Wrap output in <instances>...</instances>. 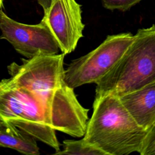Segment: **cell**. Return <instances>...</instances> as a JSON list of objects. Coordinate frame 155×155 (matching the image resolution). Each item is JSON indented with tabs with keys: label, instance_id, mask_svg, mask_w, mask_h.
<instances>
[{
	"label": "cell",
	"instance_id": "obj_1",
	"mask_svg": "<svg viewBox=\"0 0 155 155\" xmlns=\"http://www.w3.org/2000/svg\"><path fill=\"white\" fill-rule=\"evenodd\" d=\"M93 108L84 139L106 155L139 153L147 131L135 121L119 97L107 94L95 97Z\"/></svg>",
	"mask_w": 155,
	"mask_h": 155
},
{
	"label": "cell",
	"instance_id": "obj_2",
	"mask_svg": "<svg viewBox=\"0 0 155 155\" xmlns=\"http://www.w3.org/2000/svg\"><path fill=\"white\" fill-rule=\"evenodd\" d=\"M155 81V24L139 28L114 66L96 84L95 97H117Z\"/></svg>",
	"mask_w": 155,
	"mask_h": 155
},
{
	"label": "cell",
	"instance_id": "obj_3",
	"mask_svg": "<svg viewBox=\"0 0 155 155\" xmlns=\"http://www.w3.org/2000/svg\"><path fill=\"white\" fill-rule=\"evenodd\" d=\"M0 120L11 124L36 139L60 150L55 130L50 127L46 111L36 97L9 78L0 81Z\"/></svg>",
	"mask_w": 155,
	"mask_h": 155
},
{
	"label": "cell",
	"instance_id": "obj_4",
	"mask_svg": "<svg viewBox=\"0 0 155 155\" xmlns=\"http://www.w3.org/2000/svg\"><path fill=\"white\" fill-rule=\"evenodd\" d=\"M131 33L108 35L96 48L75 59L64 70V80L71 88L96 84L114 66L133 40Z\"/></svg>",
	"mask_w": 155,
	"mask_h": 155
},
{
	"label": "cell",
	"instance_id": "obj_5",
	"mask_svg": "<svg viewBox=\"0 0 155 155\" xmlns=\"http://www.w3.org/2000/svg\"><path fill=\"white\" fill-rule=\"evenodd\" d=\"M0 39L7 40L19 54L27 59L42 54L59 53V45L47 24L17 22L0 11Z\"/></svg>",
	"mask_w": 155,
	"mask_h": 155
},
{
	"label": "cell",
	"instance_id": "obj_6",
	"mask_svg": "<svg viewBox=\"0 0 155 155\" xmlns=\"http://www.w3.org/2000/svg\"><path fill=\"white\" fill-rule=\"evenodd\" d=\"M81 5L75 0H52L42 19L55 38L65 55L76 48L83 37Z\"/></svg>",
	"mask_w": 155,
	"mask_h": 155
},
{
	"label": "cell",
	"instance_id": "obj_7",
	"mask_svg": "<svg viewBox=\"0 0 155 155\" xmlns=\"http://www.w3.org/2000/svg\"><path fill=\"white\" fill-rule=\"evenodd\" d=\"M135 121L145 130L155 122V81L119 97Z\"/></svg>",
	"mask_w": 155,
	"mask_h": 155
},
{
	"label": "cell",
	"instance_id": "obj_8",
	"mask_svg": "<svg viewBox=\"0 0 155 155\" xmlns=\"http://www.w3.org/2000/svg\"><path fill=\"white\" fill-rule=\"evenodd\" d=\"M0 146L27 155L40 154L39 148L33 136L2 120H0Z\"/></svg>",
	"mask_w": 155,
	"mask_h": 155
},
{
	"label": "cell",
	"instance_id": "obj_9",
	"mask_svg": "<svg viewBox=\"0 0 155 155\" xmlns=\"http://www.w3.org/2000/svg\"><path fill=\"white\" fill-rule=\"evenodd\" d=\"M54 154L106 155L104 151L84 138L80 140H64L63 141V149L56 152Z\"/></svg>",
	"mask_w": 155,
	"mask_h": 155
},
{
	"label": "cell",
	"instance_id": "obj_10",
	"mask_svg": "<svg viewBox=\"0 0 155 155\" xmlns=\"http://www.w3.org/2000/svg\"><path fill=\"white\" fill-rule=\"evenodd\" d=\"M104 8L110 10H119L125 12L142 0H101Z\"/></svg>",
	"mask_w": 155,
	"mask_h": 155
},
{
	"label": "cell",
	"instance_id": "obj_11",
	"mask_svg": "<svg viewBox=\"0 0 155 155\" xmlns=\"http://www.w3.org/2000/svg\"><path fill=\"white\" fill-rule=\"evenodd\" d=\"M139 154L155 155V122L147 130Z\"/></svg>",
	"mask_w": 155,
	"mask_h": 155
},
{
	"label": "cell",
	"instance_id": "obj_12",
	"mask_svg": "<svg viewBox=\"0 0 155 155\" xmlns=\"http://www.w3.org/2000/svg\"><path fill=\"white\" fill-rule=\"evenodd\" d=\"M37 1H38V3L42 7L44 12L50 7L52 0H37Z\"/></svg>",
	"mask_w": 155,
	"mask_h": 155
},
{
	"label": "cell",
	"instance_id": "obj_13",
	"mask_svg": "<svg viewBox=\"0 0 155 155\" xmlns=\"http://www.w3.org/2000/svg\"><path fill=\"white\" fill-rule=\"evenodd\" d=\"M2 7H3V0H0V11L2 10Z\"/></svg>",
	"mask_w": 155,
	"mask_h": 155
}]
</instances>
